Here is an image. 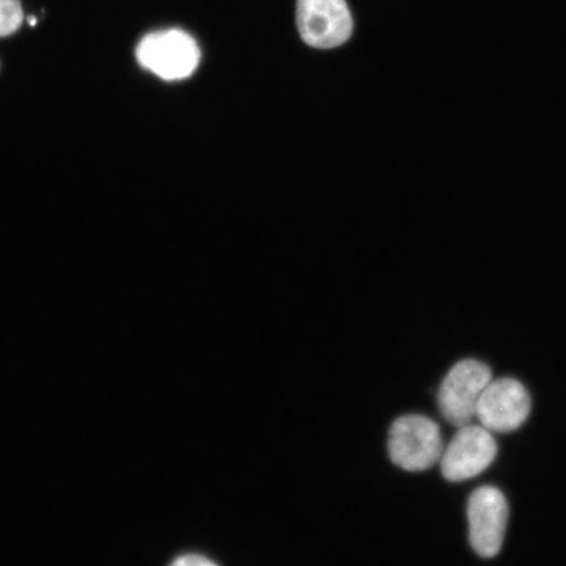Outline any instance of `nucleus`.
<instances>
[{"instance_id": "obj_2", "label": "nucleus", "mask_w": 566, "mask_h": 566, "mask_svg": "<svg viewBox=\"0 0 566 566\" xmlns=\"http://www.w3.org/2000/svg\"><path fill=\"white\" fill-rule=\"evenodd\" d=\"M137 60L160 80L176 82L193 75L200 65L201 51L192 35L167 30L145 35L137 48Z\"/></svg>"}, {"instance_id": "obj_7", "label": "nucleus", "mask_w": 566, "mask_h": 566, "mask_svg": "<svg viewBox=\"0 0 566 566\" xmlns=\"http://www.w3.org/2000/svg\"><path fill=\"white\" fill-rule=\"evenodd\" d=\"M531 412V396L520 380L492 379L479 400L476 417L492 433L520 429Z\"/></svg>"}, {"instance_id": "obj_3", "label": "nucleus", "mask_w": 566, "mask_h": 566, "mask_svg": "<svg viewBox=\"0 0 566 566\" xmlns=\"http://www.w3.org/2000/svg\"><path fill=\"white\" fill-rule=\"evenodd\" d=\"M492 379L490 366L480 360L463 359L452 366L438 391V406L444 419L457 428L471 423L481 395Z\"/></svg>"}, {"instance_id": "obj_8", "label": "nucleus", "mask_w": 566, "mask_h": 566, "mask_svg": "<svg viewBox=\"0 0 566 566\" xmlns=\"http://www.w3.org/2000/svg\"><path fill=\"white\" fill-rule=\"evenodd\" d=\"M23 23L19 0H0V38L15 33Z\"/></svg>"}, {"instance_id": "obj_10", "label": "nucleus", "mask_w": 566, "mask_h": 566, "mask_svg": "<svg viewBox=\"0 0 566 566\" xmlns=\"http://www.w3.org/2000/svg\"><path fill=\"white\" fill-rule=\"evenodd\" d=\"M30 24L31 25H35V19L34 18H30Z\"/></svg>"}, {"instance_id": "obj_9", "label": "nucleus", "mask_w": 566, "mask_h": 566, "mask_svg": "<svg viewBox=\"0 0 566 566\" xmlns=\"http://www.w3.org/2000/svg\"><path fill=\"white\" fill-rule=\"evenodd\" d=\"M169 566H218L216 563L209 560L208 557L200 555H184L177 557L176 560Z\"/></svg>"}, {"instance_id": "obj_1", "label": "nucleus", "mask_w": 566, "mask_h": 566, "mask_svg": "<svg viewBox=\"0 0 566 566\" xmlns=\"http://www.w3.org/2000/svg\"><path fill=\"white\" fill-rule=\"evenodd\" d=\"M443 449L441 429L427 416L399 417L389 429L388 454L401 470L427 471L440 462Z\"/></svg>"}, {"instance_id": "obj_5", "label": "nucleus", "mask_w": 566, "mask_h": 566, "mask_svg": "<svg viewBox=\"0 0 566 566\" xmlns=\"http://www.w3.org/2000/svg\"><path fill=\"white\" fill-rule=\"evenodd\" d=\"M497 450L492 431L481 424H464L443 449L442 475L452 483L476 478L493 463Z\"/></svg>"}, {"instance_id": "obj_4", "label": "nucleus", "mask_w": 566, "mask_h": 566, "mask_svg": "<svg viewBox=\"0 0 566 566\" xmlns=\"http://www.w3.org/2000/svg\"><path fill=\"white\" fill-rule=\"evenodd\" d=\"M296 25L307 45L334 49L353 33V18L345 0H296Z\"/></svg>"}, {"instance_id": "obj_6", "label": "nucleus", "mask_w": 566, "mask_h": 566, "mask_svg": "<svg viewBox=\"0 0 566 566\" xmlns=\"http://www.w3.org/2000/svg\"><path fill=\"white\" fill-rule=\"evenodd\" d=\"M467 515L470 523V543L481 557L499 555L505 539L509 506L505 494L485 485L471 494Z\"/></svg>"}]
</instances>
